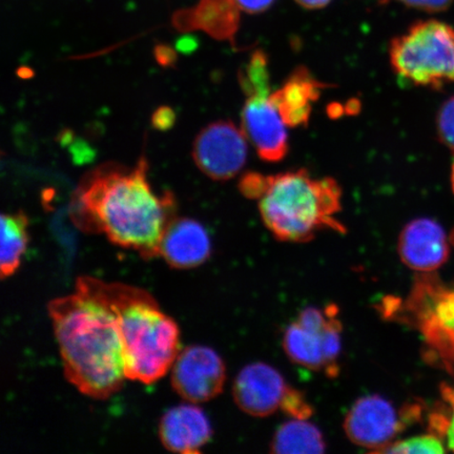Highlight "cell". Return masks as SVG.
<instances>
[{
  "label": "cell",
  "instance_id": "obj_1",
  "mask_svg": "<svg viewBox=\"0 0 454 454\" xmlns=\"http://www.w3.org/2000/svg\"><path fill=\"white\" fill-rule=\"evenodd\" d=\"M145 156L134 168L107 162L84 176L72 201V219L84 231L105 234L142 258L160 255L164 232L175 219L172 192L161 196L147 181Z\"/></svg>",
  "mask_w": 454,
  "mask_h": 454
},
{
  "label": "cell",
  "instance_id": "obj_2",
  "mask_svg": "<svg viewBox=\"0 0 454 454\" xmlns=\"http://www.w3.org/2000/svg\"><path fill=\"white\" fill-rule=\"evenodd\" d=\"M65 376L84 395L109 399L121 390L126 363L114 312L81 292L49 303Z\"/></svg>",
  "mask_w": 454,
  "mask_h": 454
},
{
  "label": "cell",
  "instance_id": "obj_3",
  "mask_svg": "<svg viewBox=\"0 0 454 454\" xmlns=\"http://www.w3.org/2000/svg\"><path fill=\"white\" fill-rule=\"evenodd\" d=\"M76 291L98 300L115 314L128 380L153 384L166 376L179 355L180 331L151 294L90 277H79Z\"/></svg>",
  "mask_w": 454,
  "mask_h": 454
},
{
  "label": "cell",
  "instance_id": "obj_4",
  "mask_svg": "<svg viewBox=\"0 0 454 454\" xmlns=\"http://www.w3.org/2000/svg\"><path fill=\"white\" fill-rule=\"evenodd\" d=\"M342 189L331 177L317 179L301 168L265 176L259 199L261 218L278 240L309 242L323 230L344 234L345 226L336 218L340 212Z\"/></svg>",
  "mask_w": 454,
  "mask_h": 454
},
{
  "label": "cell",
  "instance_id": "obj_5",
  "mask_svg": "<svg viewBox=\"0 0 454 454\" xmlns=\"http://www.w3.org/2000/svg\"><path fill=\"white\" fill-rule=\"evenodd\" d=\"M383 314L419 329L429 362L454 374V287L433 272L419 275L405 301L386 298Z\"/></svg>",
  "mask_w": 454,
  "mask_h": 454
},
{
  "label": "cell",
  "instance_id": "obj_6",
  "mask_svg": "<svg viewBox=\"0 0 454 454\" xmlns=\"http://www.w3.org/2000/svg\"><path fill=\"white\" fill-rule=\"evenodd\" d=\"M395 75L416 87L441 90L454 82V27L445 22L418 21L389 45Z\"/></svg>",
  "mask_w": 454,
  "mask_h": 454
},
{
  "label": "cell",
  "instance_id": "obj_7",
  "mask_svg": "<svg viewBox=\"0 0 454 454\" xmlns=\"http://www.w3.org/2000/svg\"><path fill=\"white\" fill-rule=\"evenodd\" d=\"M422 411L419 403L396 410L393 403L381 395L362 396L346 414L344 431L355 445L379 453L408 426L419 421Z\"/></svg>",
  "mask_w": 454,
  "mask_h": 454
},
{
  "label": "cell",
  "instance_id": "obj_8",
  "mask_svg": "<svg viewBox=\"0 0 454 454\" xmlns=\"http://www.w3.org/2000/svg\"><path fill=\"white\" fill-rule=\"evenodd\" d=\"M247 138L230 121H218L198 134L192 158L204 175L215 181L234 178L247 160Z\"/></svg>",
  "mask_w": 454,
  "mask_h": 454
},
{
  "label": "cell",
  "instance_id": "obj_9",
  "mask_svg": "<svg viewBox=\"0 0 454 454\" xmlns=\"http://www.w3.org/2000/svg\"><path fill=\"white\" fill-rule=\"evenodd\" d=\"M225 380L223 360L204 346L186 348L172 367L173 389L192 404L211 401L223 394Z\"/></svg>",
  "mask_w": 454,
  "mask_h": 454
},
{
  "label": "cell",
  "instance_id": "obj_10",
  "mask_svg": "<svg viewBox=\"0 0 454 454\" xmlns=\"http://www.w3.org/2000/svg\"><path fill=\"white\" fill-rule=\"evenodd\" d=\"M242 130L258 156L279 162L289 151L287 126L270 100V95L248 96L242 111Z\"/></svg>",
  "mask_w": 454,
  "mask_h": 454
},
{
  "label": "cell",
  "instance_id": "obj_11",
  "mask_svg": "<svg viewBox=\"0 0 454 454\" xmlns=\"http://www.w3.org/2000/svg\"><path fill=\"white\" fill-rule=\"evenodd\" d=\"M288 385L276 368L263 362L253 363L238 374L232 396L243 412L255 418L271 416L280 410Z\"/></svg>",
  "mask_w": 454,
  "mask_h": 454
},
{
  "label": "cell",
  "instance_id": "obj_12",
  "mask_svg": "<svg viewBox=\"0 0 454 454\" xmlns=\"http://www.w3.org/2000/svg\"><path fill=\"white\" fill-rule=\"evenodd\" d=\"M450 242L444 229L434 219L411 221L401 231L397 241L402 262L419 274H430L440 269L450 257Z\"/></svg>",
  "mask_w": 454,
  "mask_h": 454
},
{
  "label": "cell",
  "instance_id": "obj_13",
  "mask_svg": "<svg viewBox=\"0 0 454 454\" xmlns=\"http://www.w3.org/2000/svg\"><path fill=\"white\" fill-rule=\"evenodd\" d=\"M212 254V242L200 223L175 218L164 232L160 255L170 268L192 270L206 263Z\"/></svg>",
  "mask_w": 454,
  "mask_h": 454
},
{
  "label": "cell",
  "instance_id": "obj_14",
  "mask_svg": "<svg viewBox=\"0 0 454 454\" xmlns=\"http://www.w3.org/2000/svg\"><path fill=\"white\" fill-rule=\"evenodd\" d=\"M159 436L170 452L198 454L212 440L213 429L201 408L181 405L164 414L159 424Z\"/></svg>",
  "mask_w": 454,
  "mask_h": 454
},
{
  "label": "cell",
  "instance_id": "obj_15",
  "mask_svg": "<svg viewBox=\"0 0 454 454\" xmlns=\"http://www.w3.org/2000/svg\"><path fill=\"white\" fill-rule=\"evenodd\" d=\"M328 87L312 76L308 67L301 66L289 74L281 88L270 94V100L288 128L308 127L312 106Z\"/></svg>",
  "mask_w": 454,
  "mask_h": 454
},
{
  "label": "cell",
  "instance_id": "obj_16",
  "mask_svg": "<svg viewBox=\"0 0 454 454\" xmlns=\"http://www.w3.org/2000/svg\"><path fill=\"white\" fill-rule=\"evenodd\" d=\"M240 9L234 0H203L199 7L175 19L180 30H201L218 39L234 44L239 27Z\"/></svg>",
  "mask_w": 454,
  "mask_h": 454
},
{
  "label": "cell",
  "instance_id": "obj_17",
  "mask_svg": "<svg viewBox=\"0 0 454 454\" xmlns=\"http://www.w3.org/2000/svg\"><path fill=\"white\" fill-rule=\"evenodd\" d=\"M326 450L322 431L308 419H293L277 429L270 442V452L315 454Z\"/></svg>",
  "mask_w": 454,
  "mask_h": 454
},
{
  "label": "cell",
  "instance_id": "obj_18",
  "mask_svg": "<svg viewBox=\"0 0 454 454\" xmlns=\"http://www.w3.org/2000/svg\"><path fill=\"white\" fill-rule=\"evenodd\" d=\"M27 227L28 219L22 211L2 215L0 271L3 279L12 276L20 268L28 243Z\"/></svg>",
  "mask_w": 454,
  "mask_h": 454
},
{
  "label": "cell",
  "instance_id": "obj_19",
  "mask_svg": "<svg viewBox=\"0 0 454 454\" xmlns=\"http://www.w3.org/2000/svg\"><path fill=\"white\" fill-rule=\"evenodd\" d=\"M283 348L289 359L296 364L315 372H325L321 333L309 331L294 322L286 328L283 337Z\"/></svg>",
  "mask_w": 454,
  "mask_h": 454
},
{
  "label": "cell",
  "instance_id": "obj_20",
  "mask_svg": "<svg viewBox=\"0 0 454 454\" xmlns=\"http://www.w3.org/2000/svg\"><path fill=\"white\" fill-rule=\"evenodd\" d=\"M326 323L321 333L323 355H325V372L329 378H337L340 372L339 359L342 349V323L339 319L336 304L326 306Z\"/></svg>",
  "mask_w": 454,
  "mask_h": 454
},
{
  "label": "cell",
  "instance_id": "obj_21",
  "mask_svg": "<svg viewBox=\"0 0 454 454\" xmlns=\"http://www.w3.org/2000/svg\"><path fill=\"white\" fill-rule=\"evenodd\" d=\"M442 401L428 416L429 433L440 436L454 452V384L441 387Z\"/></svg>",
  "mask_w": 454,
  "mask_h": 454
},
{
  "label": "cell",
  "instance_id": "obj_22",
  "mask_svg": "<svg viewBox=\"0 0 454 454\" xmlns=\"http://www.w3.org/2000/svg\"><path fill=\"white\" fill-rule=\"evenodd\" d=\"M239 82L247 96L270 95V61L263 51H255L239 74Z\"/></svg>",
  "mask_w": 454,
  "mask_h": 454
},
{
  "label": "cell",
  "instance_id": "obj_23",
  "mask_svg": "<svg viewBox=\"0 0 454 454\" xmlns=\"http://www.w3.org/2000/svg\"><path fill=\"white\" fill-rule=\"evenodd\" d=\"M445 446L440 436L428 433L407 440H395L380 453H444Z\"/></svg>",
  "mask_w": 454,
  "mask_h": 454
},
{
  "label": "cell",
  "instance_id": "obj_24",
  "mask_svg": "<svg viewBox=\"0 0 454 454\" xmlns=\"http://www.w3.org/2000/svg\"><path fill=\"white\" fill-rule=\"evenodd\" d=\"M280 410L288 417L298 419H309L314 414V408L306 396L296 388L288 386L284 395Z\"/></svg>",
  "mask_w": 454,
  "mask_h": 454
},
{
  "label": "cell",
  "instance_id": "obj_25",
  "mask_svg": "<svg viewBox=\"0 0 454 454\" xmlns=\"http://www.w3.org/2000/svg\"><path fill=\"white\" fill-rule=\"evenodd\" d=\"M436 130L442 144L454 154V96L440 107L436 117Z\"/></svg>",
  "mask_w": 454,
  "mask_h": 454
},
{
  "label": "cell",
  "instance_id": "obj_26",
  "mask_svg": "<svg viewBox=\"0 0 454 454\" xmlns=\"http://www.w3.org/2000/svg\"><path fill=\"white\" fill-rule=\"evenodd\" d=\"M265 184V176L258 173H247L239 183V190L244 197L259 200L262 195Z\"/></svg>",
  "mask_w": 454,
  "mask_h": 454
},
{
  "label": "cell",
  "instance_id": "obj_27",
  "mask_svg": "<svg viewBox=\"0 0 454 454\" xmlns=\"http://www.w3.org/2000/svg\"><path fill=\"white\" fill-rule=\"evenodd\" d=\"M297 322L309 331L320 333L325 326L326 314L325 310L308 308L300 312Z\"/></svg>",
  "mask_w": 454,
  "mask_h": 454
},
{
  "label": "cell",
  "instance_id": "obj_28",
  "mask_svg": "<svg viewBox=\"0 0 454 454\" xmlns=\"http://www.w3.org/2000/svg\"><path fill=\"white\" fill-rule=\"evenodd\" d=\"M397 2L424 12L438 13L450 8L453 0H397Z\"/></svg>",
  "mask_w": 454,
  "mask_h": 454
},
{
  "label": "cell",
  "instance_id": "obj_29",
  "mask_svg": "<svg viewBox=\"0 0 454 454\" xmlns=\"http://www.w3.org/2000/svg\"><path fill=\"white\" fill-rule=\"evenodd\" d=\"M238 7L248 14H260L265 12L276 0H234Z\"/></svg>",
  "mask_w": 454,
  "mask_h": 454
},
{
  "label": "cell",
  "instance_id": "obj_30",
  "mask_svg": "<svg viewBox=\"0 0 454 454\" xmlns=\"http://www.w3.org/2000/svg\"><path fill=\"white\" fill-rule=\"evenodd\" d=\"M175 113L169 107L163 106L154 113L152 118L153 127L160 130H167L175 123Z\"/></svg>",
  "mask_w": 454,
  "mask_h": 454
},
{
  "label": "cell",
  "instance_id": "obj_31",
  "mask_svg": "<svg viewBox=\"0 0 454 454\" xmlns=\"http://www.w3.org/2000/svg\"><path fill=\"white\" fill-rule=\"evenodd\" d=\"M156 57L159 64L162 66H170L175 61V54L172 50L163 47H158L156 50Z\"/></svg>",
  "mask_w": 454,
  "mask_h": 454
},
{
  "label": "cell",
  "instance_id": "obj_32",
  "mask_svg": "<svg viewBox=\"0 0 454 454\" xmlns=\"http://www.w3.org/2000/svg\"><path fill=\"white\" fill-rule=\"evenodd\" d=\"M301 7L308 10H320L327 7L333 0H294Z\"/></svg>",
  "mask_w": 454,
  "mask_h": 454
},
{
  "label": "cell",
  "instance_id": "obj_33",
  "mask_svg": "<svg viewBox=\"0 0 454 454\" xmlns=\"http://www.w3.org/2000/svg\"><path fill=\"white\" fill-rule=\"evenodd\" d=\"M451 187H452V192H453V194H454V162H453V166H452V168H451Z\"/></svg>",
  "mask_w": 454,
  "mask_h": 454
},
{
  "label": "cell",
  "instance_id": "obj_34",
  "mask_svg": "<svg viewBox=\"0 0 454 454\" xmlns=\"http://www.w3.org/2000/svg\"><path fill=\"white\" fill-rule=\"evenodd\" d=\"M450 243L453 244V246H454V229H453V231L451 232V235L450 237Z\"/></svg>",
  "mask_w": 454,
  "mask_h": 454
}]
</instances>
